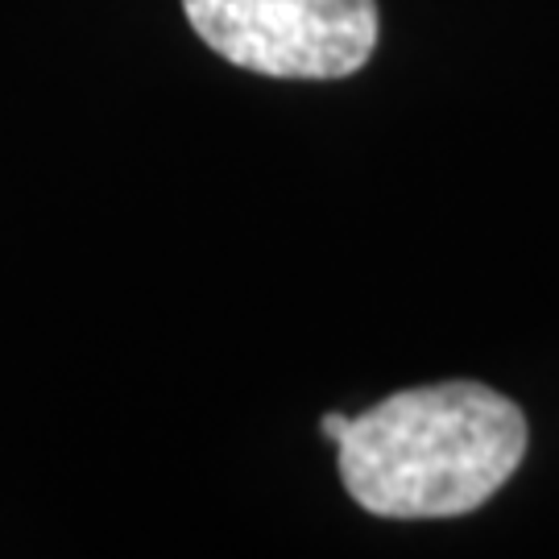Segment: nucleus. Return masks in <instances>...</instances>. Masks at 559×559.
Segmentation results:
<instances>
[{"mask_svg": "<svg viewBox=\"0 0 559 559\" xmlns=\"http://www.w3.org/2000/svg\"><path fill=\"white\" fill-rule=\"evenodd\" d=\"M348 498L378 519H460L526 456V419L477 381L402 390L348 419L336 440Z\"/></svg>", "mask_w": 559, "mask_h": 559, "instance_id": "1", "label": "nucleus"}, {"mask_svg": "<svg viewBox=\"0 0 559 559\" xmlns=\"http://www.w3.org/2000/svg\"><path fill=\"white\" fill-rule=\"evenodd\" d=\"M221 59L274 80H344L373 59V0H182Z\"/></svg>", "mask_w": 559, "mask_h": 559, "instance_id": "2", "label": "nucleus"}, {"mask_svg": "<svg viewBox=\"0 0 559 559\" xmlns=\"http://www.w3.org/2000/svg\"><path fill=\"white\" fill-rule=\"evenodd\" d=\"M320 431H323V436H328V440H340V436L348 431V419H344V415H336V411H332V415H323V419H320Z\"/></svg>", "mask_w": 559, "mask_h": 559, "instance_id": "3", "label": "nucleus"}]
</instances>
